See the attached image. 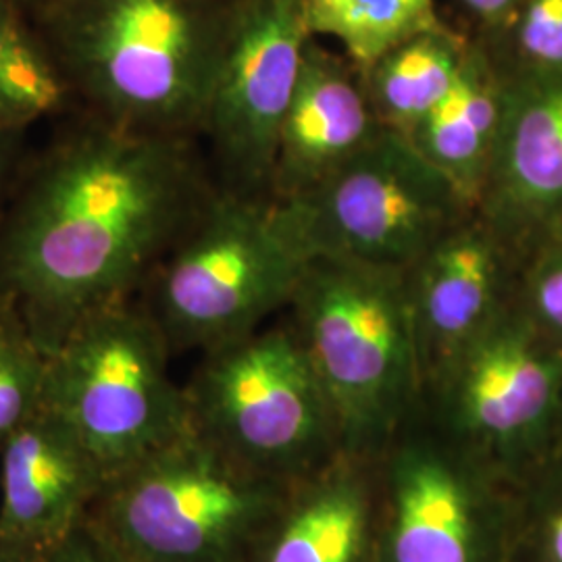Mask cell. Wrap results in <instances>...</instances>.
<instances>
[{
    "mask_svg": "<svg viewBox=\"0 0 562 562\" xmlns=\"http://www.w3.org/2000/svg\"><path fill=\"white\" fill-rule=\"evenodd\" d=\"M308 41L301 0H240L201 134L222 192L271 199L281 123Z\"/></svg>",
    "mask_w": 562,
    "mask_h": 562,
    "instance_id": "11",
    "label": "cell"
},
{
    "mask_svg": "<svg viewBox=\"0 0 562 562\" xmlns=\"http://www.w3.org/2000/svg\"><path fill=\"white\" fill-rule=\"evenodd\" d=\"M171 357L138 299L94 311L48 357L44 404L78 436L102 482L192 431Z\"/></svg>",
    "mask_w": 562,
    "mask_h": 562,
    "instance_id": "7",
    "label": "cell"
},
{
    "mask_svg": "<svg viewBox=\"0 0 562 562\" xmlns=\"http://www.w3.org/2000/svg\"><path fill=\"white\" fill-rule=\"evenodd\" d=\"M515 244L473 206L402 271L423 385L515 301Z\"/></svg>",
    "mask_w": 562,
    "mask_h": 562,
    "instance_id": "12",
    "label": "cell"
},
{
    "mask_svg": "<svg viewBox=\"0 0 562 562\" xmlns=\"http://www.w3.org/2000/svg\"><path fill=\"white\" fill-rule=\"evenodd\" d=\"M517 42L536 71L562 74V0H529Z\"/></svg>",
    "mask_w": 562,
    "mask_h": 562,
    "instance_id": "24",
    "label": "cell"
},
{
    "mask_svg": "<svg viewBox=\"0 0 562 562\" xmlns=\"http://www.w3.org/2000/svg\"><path fill=\"white\" fill-rule=\"evenodd\" d=\"M67 111L71 92L32 21L13 0H0V125L30 130Z\"/></svg>",
    "mask_w": 562,
    "mask_h": 562,
    "instance_id": "19",
    "label": "cell"
},
{
    "mask_svg": "<svg viewBox=\"0 0 562 562\" xmlns=\"http://www.w3.org/2000/svg\"><path fill=\"white\" fill-rule=\"evenodd\" d=\"M48 550L0 533V562H44Z\"/></svg>",
    "mask_w": 562,
    "mask_h": 562,
    "instance_id": "27",
    "label": "cell"
},
{
    "mask_svg": "<svg viewBox=\"0 0 562 562\" xmlns=\"http://www.w3.org/2000/svg\"><path fill=\"white\" fill-rule=\"evenodd\" d=\"M469 46L442 27L402 42L362 69L367 97L383 127L406 136L431 113L461 78Z\"/></svg>",
    "mask_w": 562,
    "mask_h": 562,
    "instance_id": "18",
    "label": "cell"
},
{
    "mask_svg": "<svg viewBox=\"0 0 562 562\" xmlns=\"http://www.w3.org/2000/svg\"><path fill=\"white\" fill-rule=\"evenodd\" d=\"M375 462L380 562H508L513 485L450 440L422 404Z\"/></svg>",
    "mask_w": 562,
    "mask_h": 562,
    "instance_id": "10",
    "label": "cell"
},
{
    "mask_svg": "<svg viewBox=\"0 0 562 562\" xmlns=\"http://www.w3.org/2000/svg\"><path fill=\"white\" fill-rule=\"evenodd\" d=\"M503 71L480 48L469 46L461 78L406 138L471 204H480L504 117Z\"/></svg>",
    "mask_w": 562,
    "mask_h": 562,
    "instance_id": "17",
    "label": "cell"
},
{
    "mask_svg": "<svg viewBox=\"0 0 562 562\" xmlns=\"http://www.w3.org/2000/svg\"><path fill=\"white\" fill-rule=\"evenodd\" d=\"M44 562H123L90 522H78L65 538L53 543Z\"/></svg>",
    "mask_w": 562,
    "mask_h": 562,
    "instance_id": "25",
    "label": "cell"
},
{
    "mask_svg": "<svg viewBox=\"0 0 562 562\" xmlns=\"http://www.w3.org/2000/svg\"><path fill=\"white\" fill-rule=\"evenodd\" d=\"M292 485L192 429L104 483L86 521L123 562H240Z\"/></svg>",
    "mask_w": 562,
    "mask_h": 562,
    "instance_id": "5",
    "label": "cell"
},
{
    "mask_svg": "<svg viewBox=\"0 0 562 562\" xmlns=\"http://www.w3.org/2000/svg\"><path fill=\"white\" fill-rule=\"evenodd\" d=\"M288 319L331 402L344 452L375 461L423 401L402 271L311 257Z\"/></svg>",
    "mask_w": 562,
    "mask_h": 562,
    "instance_id": "3",
    "label": "cell"
},
{
    "mask_svg": "<svg viewBox=\"0 0 562 562\" xmlns=\"http://www.w3.org/2000/svg\"><path fill=\"white\" fill-rule=\"evenodd\" d=\"M515 306L546 340L562 348V255H550L519 276Z\"/></svg>",
    "mask_w": 562,
    "mask_h": 562,
    "instance_id": "23",
    "label": "cell"
},
{
    "mask_svg": "<svg viewBox=\"0 0 562 562\" xmlns=\"http://www.w3.org/2000/svg\"><path fill=\"white\" fill-rule=\"evenodd\" d=\"M362 71L334 57L311 36L301 78L281 123L271 201L302 199L382 132Z\"/></svg>",
    "mask_w": 562,
    "mask_h": 562,
    "instance_id": "13",
    "label": "cell"
},
{
    "mask_svg": "<svg viewBox=\"0 0 562 562\" xmlns=\"http://www.w3.org/2000/svg\"><path fill=\"white\" fill-rule=\"evenodd\" d=\"M18 7H20L21 11L32 20L38 11H41L42 7L48 2V0H13Z\"/></svg>",
    "mask_w": 562,
    "mask_h": 562,
    "instance_id": "29",
    "label": "cell"
},
{
    "mask_svg": "<svg viewBox=\"0 0 562 562\" xmlns=\"http://www.w3.org/2000/svg\"><path fill=\"white\" fill-rule=\"evenodd\" d=\"M240 562H380L378 462L341 454L294 483Z\"/></svg>",
    "mask_w": 562,
    "mask_h": 562,
    "instance_id": "14",
    "label": "cell"
},
{
    "mask_svg": "<svg viewBox=\"0 0 562 562\" xmlns=\"http://www.w3.org/2000/svg\"><path fill=\"white\" fill-rule=\"evenodd\" d=\"M25 134L27 130L0 125V220L25 162Z\"/></svg>",
    "mask_w": 562,
    "mask_h": 562,
    "instance_id": "26",
    "label": "cell"
},
{
    "mask_svg": "<svg viewBox=\"0 0 562 562\" xmlns=\"http://www.w3.org/2000/svg\"><path fill=\"white\" fill-rule=\"evenodd\" d=\"M278 206L308 257L404 271L475 204L404 134L383 127L315 190Z\"/></svg>",
    "mask_w": 562,
    "mask_h": 562,
    "instance_id": "9",
    "label": "cell"
},
{
    "mask_svg": "<svg viewBox=\"0 0 562 562\" xmlns=\"http://www.w3.org/2000/svg\"><path fill=\"white\" fill-rule=\"evenodd\" d=\"M461 2L487 25H496L506 20V15L517 4V0H461Z\"/></svg>",
    "mask_w": 562,
    "mask_h": 562,
    "instance_id": "28",
    "label": "cell"
},
{
    "mask_svg": "<svg viewBox=\"0 0 562 562\" xmlns=\"http://www.w3.org/2000/svg\"><path fill=\"white\" fill-rule=\"evenodd\" d=\"M508 562H562V446L513 485Z\"/></svg>",
    "mask_w": 562,
    "mask_h": 562,
    "instance_id": "21",
    "label": "cell"
},
{
    "mask_svg": "<svg viewBox=\"0 0 562 562\" xmlns=\"http://www.w3.org/2000/svg\"><path fill=\"white\" fill-rule=\"evenodd\" d=\"M183 390L194 434L262 477L299 483L346 454L290 319L204 352Z\"/></svg>",
    "mask_w": 562,
    "mask_h": 562,
    "instance_id": "6",
    "label": "cell"
},
{
    "mask_svg": "<svg viewBox=\"0 0 562 562\" xmlns=\"http://www.w3.org/2000/svg\"><path fill=\"white\" fill-rule=\"evenodd\" d=\"M503 76V130L477 206L517 240L562 211V74Z\"/></svg>",
    "mask_w": 562,
    "mask_h": 562,
    "instance_id": "16",
    "label": "cell"
},
{
    "mask_svg": "<svg viewBox=\"0 0 562 562\" xmlns=\"http://www.w3.org/2000/svg\"><path fill=\"white\" fill-rule=\"evenodd\" d=\"M308 259L278 202L217 190L138 301L173 357L204 355L288 311Z\"/></svg>",
    "mask_w": 562,
    "mask_h": 562,
    "instance_id": "4",
    "label": "cell"
},
{
    "mask_svg": "<svg viewBox=\"0 0 562 562\" xmlns=\"http://www.w3.org/2000/svg\"><path fill=\"white\" fill-rule=\"evenodd\" d=\"M240 0H48L32 18L74 111L138 136L201 140Z\"/></svg>",
    "mask_w": 562,
    "mask_h": 562,
    "instance_id": "2",
    "label": "cell"
},
{
    "mask_svg": "<svg viewBox=\"0 0 562 562\" xmlns=\"http://www.w3.org/2000/svg\"><path fill=\"white\" fill-rule=\"evenodd\" d=\"M313 38L340 42L359 69L425 32L442 30L434 0H301Z\"/></svg>",
    "mask_w": 562,
    "mask_h": 562,
    "instance_id": "20",
    "label": "cell"
},
{
    "mask_svg": "<svg viewBox=\"0 0 562 562\" xmlns=\"http://www.w3.org/2000/svg\"><path fill=\"white\" fill-rule=\"evenodd\" d=\"M443 434L515 485L561 446L562 348L510 302L423 385Z\"/></svg>",
    "mask_w": 562,
    "mask_h": 562,
    "instance_id": "8",
    "label": "cell"
},
{
    "mask_svg": "<svg viewBox=\"0 0 562 562\" xmlns=\"http://www.w3.org/2000/svg\"><path fill=\"white\" fill-rule=\"evenodd\" d=\"M0 533L50 548L86 519L101 473L78 436L42 402L0 446Z\"/></svg>",
    "mask_w": 562,
    "mask_h": 562,
    "instance_id": "15",
    "label": "cell"
},
{
    "mask_svg": "<svg viewBox=\"0 0 562 562\" xmlns=\"http://www.w3.org/2000/svg\"><path fill=\"white\" fill-rule=\"evenodd\" d=\"M48 355L18 304L0 294V446L44 402Z\"/></svg>",
    "mask_w": 562,
    "mask_h": 562,
    "instance_id": "22",
    "label": "cell"
},
{
    "mask_svg": "<svg viewBox=\"0 0 562 562\" xmlns=\"http://www.w3.org/2000/svg\"><path fill=\"white\" fill-rule=\"evenodd\" d=\"M217 190L201 140L76 113L21 167L0 220V294L50 357L94 311L138 299Z\"/></svg>",
    "mask_w": 562,
    "mask_h": 562,
    "instance_id": "1",
    "label": "cell"
},
{
    "mask_svg": "<svg viewBox=\"0 0 562 562\" xmlns=\"http://www.w3.org/2000/svg\"><path fill=\"white\" fill-rule=\"evenodd\" d=\"M561 446H562V415H561Z\"/></svg>",
    "mask_w": 562,
    "mask_h": 562,
    "instance_id": "30",
    "label": "cell"
}]
</instances>
